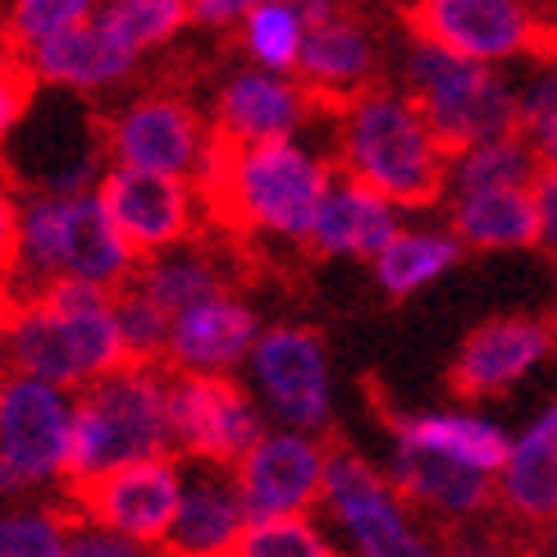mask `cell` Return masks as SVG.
Returning <instances> with one entry per match:
<instances>
[{
    "label": "cell",
    "instance_id": "cell-1",
    "mask_svg": "<svg viewBox=\"0 0 557 557\" xmlns=\"http://www.w3.org/2000/svg\"><path fill=\"white\" fill-rule=\"evenodd\" d=\"M193 178L197 206L224 238H278L307 247L334 170L297 137L234 143L211 128Z\"/></svg>",
    "mask_w": 557,
    "mask_h": 557
},
{
    "label": "cell",
    "instance_id": "cell-2",
    "mask_svg": "<svg viewBox=\"0 0 557 557\" xmlns=\"http://www.w3.org/2000/svg\"><path fill=\"white\" fill-rule=\"evenodd\" d=\"M14 297L18 311L0 330V352L14 375L83 388L133 361L110 288L87 278H46L37 288H14Z\"/></svg>",
    "mask_w": 557,
    "mask_h": 557
},
{
    "label": "cell",
    "instance_id": "cell-3",
    "mask_svg": "<svg viewBox=\"0 0 557 557\" xmlns=\"http://www.w3.org/2000/svg\"><path fill=\"white\" fill-rule=\"evenodd\" d=\"M448 147L407 91L366 87L338 110V165L393 206H434L448 193Z\"/></svg>",
    "mask_w": 557,
    "mask_h": 557
},
{
    "label": "cell",
    "instance_id": "cell-4",
    "mask_svg": "<svg viewBox=\"0 0 557 557\" xmlns=\"http://www.w3.org/2000/svg\"><path fill=\"white\" fill-rule=\"evenodd\" d=\"M174 453L170 438V366L124 361L74 398V444L64 480H87L124 461Z\"/></svg>",
    "mask_w": 557,
    "mask_h": 557
},
{
    "label": "cell",
    "instance_id": "cell-5",
    "mask_svg": "<svg viewBox=\"0 0 557 557\" xmlns=\"http://www.w3.org/2000/svg\"><path fill=\"white\" fill-rule=\"evenodd\" d=\"M137 270L133 247L106 215L97 193H33L23 201V257L14 288H37L46 278H87L120 288Z\"/></svg>",
    "mask_w": 557,
    "mask_h": 557
},
{
    "label": "cell",
    "instance_id": "cell-6",
    "mask_svg": "<svg viewBox=\"0 0 557 557\" xmlns=\"http://www.w3.org/2000/svg\"><path fill=\"white\" fill-rule=\"evenodd\" d=\"M403 78H407V97L421 106L448 156L484 143V137L517 133V91L484 60L453 55L444 46L411 37Z\"/></svg>",
    "mask_w": 557,
    "mask_h": 557
},
{
    "label": "cell",
    "instance_id": "cell-7",
    "mask_svg": "<svg viewBox=\"0 0 557 557\" xmlns=\"http://www.w3.org/2000/svg\"><path fill=\"white\" fill-rule=\"evenodd\" d=\"M411 37L444 46L467 60H517L530 55L557 64V18L540 14L530 0H411L403 5Z\"/></svg>",
    "mask_w": 557,
    "mask_h": 557
},
{
    "label": "cell",
    "instance_id": "cell-8",
    "mask_svg": "<svg viewBox=\"0 0 557 557\" xmlns=\"http://www.w3.org/2000/svg\"><path fill=\"white\" fill-rule=\"evenodd\" d=\"M320 507L352 557H434L430 535L407 512V498L352 448H330Z\"/></svg>",
    "mask_w": 557,
    "mask_h": 557
},
{
    "label": "cell",
    "instance_id": "cell-9",
    "mask_svg": "<svg viewBox=\"0 0 557 557\" xmlns=\"http://www.w3.org/2000/svg\"><path fill=\"white\" fill-rule=\"evenodd\" d=\"M60 503H69V512L87 525L114 530L143 548H160L183 503V467L174 453L124 461L101 475L64 480Z\"/></svg>",
    "mask_w": 557,
    "mask_h": 557
},
{
    "label": "cell",
    "instance_id": "cell-10",
    "mask_svg": "<svg viewBox=\"0 0 557 557\" xmlns=\"http://www.w3.org/2000/svg\"><path fill=\"white\" fill-rule=\"evenodd\" d=\"M74 403L60 384L14 375L0 388V494L55 484L69 471Z\"/></svg>",
    "mask_w": 557,
    "mask_h": 557
},
{
    "label": "cell",
    "instance_id": "cell-11",
    "mask_svg": "<svg viewBox=\"0 0 557 557\" xmlns=\"http://www.w3.org/2000/svg\"><path fill=\"white\" fill-rule=\"evenodd\" d=\"M251 393L261 411L293 430H330L334 416V370L330 347L307 324H270L247 357Z\"/></svg>",
    "mask_w": 557,
    "mask_h": 557
},
{
    "label": "cell",
    "instance_id": "cell-12",
    "mask_svg": "<svg viewBox=\"0 0 557 557\" xmlns=\"http://www.w3.org/2000/svg\"><path fill=\"white\" fill-rule=\"evenodd\" d=\"M261 434L265 411L234 375L170 370V438L178 457L234 467Z\"/></svg>",
    "mask_w": 557,
    "mask_h": 557
},
{
    "label": "cell",
    "instance_id": "cell-13",
    "mask_svg": "<svg viewBox=\"0 0 557 557\" xmlns=\"http://www.w3.org/2000/svg\"><path fill=\"white\" fill-rule=\"evenodd\" d=\"M106 128V156L114 165L133 170H156V174H178L193 178L211 128L197 114V106L183 97L178 87H151L143 97L124 101L120 110H101Z\"/></svg>",
    "mask_w": 557,
    "mask_h": 557
},
{
    "label": "cell",
    "instance_id": "cell-14",
    "mask_svg": "<svg viewBox=\"0 0 557 557\" xmlns=\"http://www.w3.org/2000/svg\"><path fill=\"white\" fill-rule=\"evenodd\" d=\"M324 467H330V444L315 430L278 425L265 430L234 461V480L243 490L247 517H293L311 512L324 490Z\"/></svg>",
    "mask_w": 557,
    "mask_h": 557
},
{
    "label": "cell",
    "instance_id": "cell-15",
    "mask_svg": "<svg viewBox=\"0 0 557 557\" xmlns=\"http://www.w3.org/2000/svg\"><path fill=\"white\" fill-rule=\"evenodd\" d=\"M97 197L137 261L188 243L197 228V193L178 174L110 165L97 178Z\"/></svg>",
    "mask_w": 557,
    "mask_h": 557
},
{
    "label": "cell",
    "instance_id": "cell-16",
    "mask_svg": "<svg viewBox=\"0 0 557 557\" xmlns=\"http://www.w3.org/2000/svg\"><path fill=\"white\" fill-rule=\"evenodd\" d=\"M553 324L535 320V315H498L484 320L461 338L457 357L448 366V384L457 398L467 403H484L498 398V393L517 388L530 370H540L553 357Z\"/></svg>",
    "mask_w": 557,
    "mask_h": 557
},
{
    "label": "cell",
    "instance_id": "cell-17",
    "mask_svg": "<svg viewBox=\"0 0 557 557\" xmlns=\"http://www.w3.org/2000/svg\"><path fill=\"white\" fill-rule=\"evenodd\" d=\"M183 461H188L183 503L165 544H160V557H238L251 517L234 480V467H215V461H193V457Z\"/></svg>",
    "mask_w": 557,
    "mask_h": 557
},
{
    "label": "cell",
    "instance_id": "cell-18",
    "mask_svg": "<svg viewBox=\"0 0 557 557\" xmlns=\"http://www.w3.org/2000/svg\"><path fill=\"white\" fill-rule=\"evenodd\" d=\"M261 338V315L234 288L197 301L170 320L165 366L170 370H201V375H234L251 357V343Z\"/></svg>",
    "mask_w": 557,
    "mask_h": 557
},
{
    "label": "cell",
    "instance_id": "cell-19",
    "mask_svg": "<svg viewBox=\"0 0 557 557\" xmlns=\"http://www.w3.org/2000/svg\"><path fill=\"white\" fill-rule=\"evenodd\" d=\"M388 480L407 498V507H421V512L448 525L453 521L467 525L498 503V484L490 471L461 467V461H448L425 448H407V444L388 448Z\"/></svg>",
    "mask_w": 557,
    "mask_h": 557
},
{
    "label": "cell",
    "instance_id": "cell-20",
    "mask_svg": "<svg viewBox=\"0 0 557 557\" xmlns=\"http://www.w3.org/2000/svg\"><path fill=\"white\" fill-rule=\"evenodd\" d=\"M375 69H380V51H375V41H370V33L357 18L334 14V18L307 28L293 74L311 91L315 110L338 114L352 97H361L366 87H375Z\"/></svg>",
    "mask_w": 557,
    "mask_h": 557
},
{
    "label": "cell",
    "instance_id": "cell-21",
    "mask_svg": "<svg viewBox=\"0 0 557 557\" xmlns=\"http://www.w3.org/2000/svg\"><path fill=\"white\" fill-rule=\"evenodd\" d=\"M311 91L288 83L274 69H243L228 74L215 91V133L234 143H270V137H293L311 120Z\"/></svg>",
    "mask_w": 557,
    "mask_h": 557
},
{
    "label": "cell",
    "instance_id": "cell-22",
    "mask_svg": "<svg viewBox=\"0 0 557 557\" xmlns=\"http://www.w3.org/2000/svg\"><path fill=\"white\" fill-rule=\"evenodd\" d=\"M398 211L384 193L366 188L352 174H334L330 188L320 197V211L311 224L307 247L315 257H352V261H375L398 234Z\"/></svg>",
    "mask_w": 557,
    "mask_h": 557
},
{
    "label": "cell",
    "instance_id": "cell-23",
    "mask_svg": "<svg viewBox=\"0 0 557 557\" xmlns=\"http://www.w3.org/2000/svg\"><path fill=\"white\" fill-rule=\"evenodd\" d=\"M498 507L512 525H544L557 517V403L530 421L498 467Z\"/></svg>",
    "mask_w": 557,
    "mask_h": 557
},
{
    "label": "cell",
    "instance_id": "cell-24",
    "mask_svg": "<svg viewBox=\"0 0 557 557\" xmlns=\"http://www.w3.org/2000/svg\"><path fill=\"white\" fill-rule=\"evenodd\" d=\"M28 60H33L41 83L83 91V97L87 91L124 83L137 69V55L124 51L114 37H106L101 23H74V28H64L55 37L28 46Z\"/></svg>",
    "mask_w": 557,
    "mask_h": 557
},
{
    "label": "cell",
    "instance_id": "cell-25",
    "mask_svg": "<svg viewBox=\"0 0 557 557\" xmlns=\"http://www.w3.org/2000/svg\"><path fill=\"white\" fill-rule=\"evenodd\" d=\"M133 278H137V288L174 320L178 311L197 307V301L228 293L238 274H234V257H228V251L188 238V243H178L170 251H156V257L137 261Z\"/></svg>",
    "mask_w": 557,
    "mask_h": 557
},
{
    "label": "cell",
    "instance_id": "cell-26",
    "mask_svg": "<svg viewBox=\"0 0 557 557\" xmlns=\"http://www.w3.org/2000/svg\"><path fill=\"white\" fill-rule=\"evenodd\" d=\"M388 434H393V444L438 453L448 461H461V467L490 471L494 480H498L507 448H512V438H507L503 425L484 421V416H471V411H421V416L393 411Z\"/></svg>",
    "mask_w": 557,
    "mask_h": 557
},
{
    "label": "cell",
    "instance_id": "cell-27",
    "mask_svg": "<svg viewBox=\"0 0 557 557\" xmlns=\"http://www.w3.org/2000/svg\"><path fill=\"white\" fill-rule=\"evenodd\" d=\"M453 234L475 251H525L540 247V211L530 183L512 188H475L453 201Z\"/></svg>",
    "mask_w": 557,
    "mask_h": 557
},
{
    "label": "cell",
    "instance_id": "cell-28",
    "mask_svg": "<svg viewBox=\"0 0 557 557\" xmlns=\"http://www.w3.org/2000/svg\"><path fill=\"white\" fill-rule=\"evenodd\" d=\"M461 238L444 234V228H398V234L388 238V247L380 251L375 261V284L384 297L403 301V297H416L425 293L430 284H438L457 261H461Z\"/></svg>",
    "mask_w": 557,
    "mask_h": 557
},
{
    "label": "cell",
    "instance_id": "cell-29",
    "mask_svg": "<svg viewBox=\"0 0 557 557\" xmlns=\"http://www.w3.org/2000/svg\"><path fill=\"white\" fill-rule=\"evenodd\" d=\"M540 160L530 151L521 133H503V137H484L475 147H461L448 160V188L457 193H475V188H512V183H535Z\"/></svg>",
    "mask_w": 557,
    "mask_h": 557
},
{
    "label": "cell",
    "instance_id": "cell-30",
    "mask_svg": "<svg viewBox=\"0 0 557 557\" xmlns=\"http://www.w3.org/2000/svg\"><path fill=\"white\" fill-rule=\"evenodd\" d=\"M101 28L133 55H147L156 46L174 41L193 23L188 0H110L101 10Z\"/></svg>",
    "mask_w": 557,
    "mask_h": 557
},
{
    "label": "cell",
    "instance_id": "cell-31",
    "mask_svg": "<svg viewBox=\"0 0 557 557\" xmlns=\"http://www.w3.org/2000/svg\"><path fill=\"white\" fill-rule=\"evenodd\" d=\"M301 37H307V23L293 10V0H257L243 18L247 55L261 69H274V74H293L297 69Z\"/></svg>",
    "mask_w": 557,
    "mask_h": 557
},
{
    "label": "cell",
    "instance_id": "cell-32",
    "mask_svg": "<svg viewBox=\"0 0 557 557\" xmlns=\"http://www.w3.org/2000/svg\"><path fill=\"white\" fill-rule=\"evenodd\" d=\"M83 525L69 503L23 507V512H0V557H64L69 530Z\"/></svg>",
    "mask_w": 557,
    "mask_h": 557
},
{
    "label": "cell",
    "instance_id": "cell-33",
    "mask_svg": "<svg viewBox=\"0 0 557 557\" xmlns=\"http://www.w3.org/2000/svg\"><path fill=\"white\" fill-rule=\"evenodd\" d=\"M238 557H343L334 540L311 521V512L257 517L238 544Z\"/></svg>",
    "mask_w": 557,
    "mask_h": 557
},
{
    "label": "cell",
    "instance_id": "cell-34",
    "mask_svg": "<svg viewBox=\"0 0 557 557\" xmlns=\"http://www.w3.org/2000/svg\"><path fill=\"white\" fill-rule=\"evenodd\" d=\"M91 5L97 0H0V41L28 51L74 23H87Z\"/></svg>",
    "mask_w": 557,
    "mask_h": 557
},
{
    "label": "cell",
    "instance_id": "cell-35",
    "mask_svg": "<svg viewBox=\"0 0 557 557\" xmlns=\"http://www.w3.org/2000/svg\"><path fill=\"white\" fill-rule=\"evenodd\" d=\"M114 293V315H120V334L133 361H160L165 366V343H170V315L137 288V278L128 274Z\"/></svg>",
    "mask_w": 557,
    "mask_h": 557
},
{
    "label": "cell",
    "instance_id": "cell-36",
    "mask_svg": "<svg viewBox=\"0 0 557 557\" xmlns=\"http://www.w3.org/2000/svg\"><path fill=\"white\" fill-rule=\"evenodd\" d=\"M517 133L530 143L540 165H557V64H544L517 91Z\"/></svg>",
    "mask_w": 557,
    "mask_h": 557
},
{
    "label": "cell",
    "instance_id": "cell-37",
    "mask_svg": "<svg viewBox=\"0 0 557 557\" xmlns=\"http://www.w3.org/2000/svg\"><path fill=\"white\" fill-rule=\"evenodd\" d=\"M37 87H41V78H37L28 51L0 41V147H5V137L23 124V114L33 110Z\"/></svg>",
    "mask_w": 557,
    "mask_h": 557
},
{
    "label": "cell",
    "instance_id": "cell-38",
    "mask_svg": "<svg viewBox=\"0 0 557 557\" xmlns=\"http://www.w3.org/2000/svg\"><path fill=\"white\" fill-rule=\"evenodd\" d=\"M23 257V206L14 201V183L0 170V284L18 274Z\"/></svg>",
    "mask_w": 557,
    "mask_h": 557
},
{
    "label": "cell",
    "instance_id": "cell-39",
    "mask_svg": "<svg viewBox=\"0 0 557 557\" xmlns=\"http://www.w3.org/2000/svg\"><path fill=\"white\" fill-rule=\"evenodd\" d=\"M64 557H147L143 544H133L114 530H101V525H74L69 530V544H64Z\"/></svg>",
    "mask_w": 557,
    "mask_h": 557
},
{
    "label": "cell",
    "instance_id": "cell-40",
    "mask_svg": "<svg viewBox=\"0 0 557 557\" xmlns=\"http://www.w3.org/2000/svg\"><path fill=\"white\" fill-rule=\"evenodd\" d=\"M444 557H530V553L503 530H461V535H453Z\"/></svg>",
    "mask_w": 557,
    "mask_h": 557
},
{
    "label": "cell",
    "instance_id": "cell-41",
    "mask_svg": "<svg viewBox=\"0 0 557 557\" xmlns=\"http://www.w3.org/2000/svg\"><path fill=\"white\" fill-rule=\"evenodd\" d=\"M530 193H535V211H540V247L548 257H557V165H540Z\"/></svg>",
    "mask_w": 557,
    "mask_h": 557
},
{
    "label": "cell",
    "instance_id": "cell-42",
    "mask_svg": "<svg viewBox=\"0 0 557 557\" xmlns=\"http://www.w3.org/2000/svg\"><path fill=\"white\" fill-rule=\"evenodd\" d=\"M188 5H193V23L224 33V28H234V23H243L257 0H188Z\"/></svg>",
    "mask_w": 557,
    "mask_h": 557
},
{
    "label": "cell",
    "instance_id": "cell-43",
    "mask_svg": "<svg viewBox=\"0 0 557 557\" xmlns=\"http://www.w3.org/2000/svg\"><path fill=\"white\" fill-rule=\"evenodd\" d=\"M525 553L530 557H557V517L544 521V525H535V540H530Z\"/></svg>",
    "mask_w": 557,
    "mask_h": 557
},
{
    "label": "cell",
    "instance_id": "cell-44",
    "mask_svg": "<svg viewBox=\"0 0 557 557\" xmlns=\"http://www.w3.org/2000/svg\"><path fill=\"white\" fill-rule=\"evenodd\" d=\"M5 380H10V361H5V352H0V388H5Z\"/></svg>",
    "mask_w": 557,
    "mask_h": 557
},
{
    "label": "cell",
    "instance_id": "cell-45",
    "mask_svg": "<svg viewBox=\"0 0 557 557\" xmlns=\"http://www.w3.org/2000/svg\"><path fill=\"white\" fill-rule=\"evenodd\" d=\"M548 324H553V338H557V307H553V320Z\"/></svg>",
    "mask_w": 557,
    "mask_h": 557
},
{
    "label": "cell",
    "instance_id": "cell-46",
    "mask_svg": "<svg viewBox=\"0 0 557 557\" xmlns=\"http://www.w3.org/2000/svg\"><path fill=\"white\" fill-rule=\"evenodd\" d=\"M0 170H5V156H0Z\"/></svg>",
    "mask_w": 557,
    "mask_h": 557
},
{
    "label": "cell",
    "instance_id": "cell-47",
    "mask_svg": "<svg viewBox=\"0 0 557 557\" xmlns=\"http://www.w3.org/2000/svg\"><path fill=\"white\" fill-rule=\"evenodd\" d=\"M434 557H438V553H434Z\"/></svg>",
    "mask_w": 557,
    "mask_h": 557
}]
</instances>
